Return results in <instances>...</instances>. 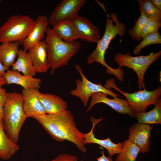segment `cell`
<instances>
[{
    "mask_svg": "<svg viewBox=\"0 0 161 161\" xmlns=\"http://www.w3.org/2000/svg\"><path fill=\"white\" fill-rule=\"evenodd\" d=\"M36 120L54 139L59 142L67 140L74 144L77 148L85 153V134L76 126L72 112L66 110L55 114H45L33 118Z\"/></svg>",
    "mask_w": 161,
    "mask_h": 161,
    "instance_id": "cell-1",
    "label": "cell"
},
{
    "mask_svg": "<svg viewBox=\"0 0 161 161\" xmlns=\"http://www.w3.org/2000/svg\"><path fill=\"white\" fill-rule=\"evenodd\" d=\"M134 117L138 123L151 124H161V99L160 98L154 107L151 111L143 113H135Z\"/></svg>",
    "mask_w": 161,
    "mask_h": 161,
    "instance_id": "cell-23",
    "label": "cell"
},
{
    "mask_svg": "<svg viewBox=\"0 0 161 161\" xmlns=\"http://www.w3.org/2000/svg\"><path fill=\"white\" fill-rule=\"evenodd\" d=\"M45 41L47 46L50 74L63 66H66L71 59L78 52L81 47L78 41L67 43L57 36L49 27L46 32Z\"/></svg>",
    "mask_w": 161,
    "mask_h": 161,
    "instance_id": "cell-2",
    "label": "cell"
},
{
    "mask_svg": "<svg viewBox=\"0 0 161 161\" xmlns=\"http://www.w3.org/2000/svg\"><path fill=\"white\" fill-rule=\"evenodd\" d=\"M7 93L5 89L0 86V104L3 106L7 98Z\"/></svg>",
    "mask_w": 161,
    "mask_h": 161,
    "instance_id": "cell-30",
    "label": "cell"
},
{
    "mask_svg": "<svg viewBox=\"0 0 161 161\" xmlns=\"http://www.w3.org/2000/svg\"><path fill=\"white\" fill-rule=\"evenodd\" d=\"M72 21L78 33L79 39L96 43L100 39L98 28L86 17L78 15Z\"/></svg>",
    "mask_w": 161,
    "mask_h": 161,
    "instance_id": "cell-12",
    "label": "cell"
},
{
    "mask_svg": "<svg viewBox=\"0 0 161 161\" xmlns=\"http://www.w3.org/2000/svg\"><path fill=\"white\" fill-rule=\"evenodd\" d=\"M17 56L16 61L12 66V69L21 72L24 75L35 76L36 73L27 51L24 49H19Z\"/></svg>",
    "mask_w": 161,
    "mask_h": 161,
    "instance_id": "cell-21",
    "label": "cell"
},
{
    "mask_svg": "<svg viewBox=\"0 0 161 161\" xmlns=\"http://www.w3.org/2000/svg\"><path fill=\"white\" fill-rule=\"evenodd\" d=\"M120 152L115 159V161H136L140 152L139 147L128 139L123 143Z\"/></svg>",
    "mask_w": 161,
    "mask_h": 161,
    "instance_id": "cell-24",
    "label": "cell"
},
{
    "mask_svg": "<svg viewBox=\"0 0 161 161\" xmlns=\"http://www.w3.org/2000/svg\"><path fill=\"white\" fill-rule=\"evenodd\" d=\"M107 16L103 36L97 43L95 49L87 56V61L89 64L95 62L100 64L106 67L108 73L113 75L115 73L116 69L109 66L106 62L105 53L111 41L118 35L120 38L123 37L125 35L126 31L125 24L119 21L115 13H112L110 16Z\"/></svg>",
    "mask_w": 161,
    "mask_h": 161,
    "instance_id": "cell-4",
    "label": "cell"
},
{
    "mask_svg": "<svg viewBox=\"0 0 161 161\" xmlns=\"http://www.w3.org/2000/svg\"><path fill=\"white\" fill-rule=\"evenodd\" d=\"M86 0H63L55 8L48 18L49 24L53 26L59 23L72 21L78 15Z\"/></svg>",
    "mask_w": 161,
    "mask_h": 161,
    "instance_id": "cell-9",
    "label": "cell"
},
{
    "mask_svg": "<svg viewBox=\"0 0 161 161\" xmlns=\"http://www.w3.org/2000/svg\"><path fill=\"white\" fill-rule=\"evenodd\" d=\"M3 108V129L8 137L17 143L20 131L27 118L23 109L21 93H7Z\"/></svg>",
    "mask_w": 161,
    "mask_h": 161,
    "instance_id": "cell-3",
    "label": "cell"
},
{
    "mask_svg": "<svg viewBox=\"0 0 161 161\" xmlns=\"http://www.w3.org/2000/svg\"><path fill=\"white\" fill-rule=\"evenodd\" d=\"M17 143L12 141L7 135L3 128L2 121H0V159L9 160L20 149Z\"/></svg>",
    "mask_w": 161,
    "mask_h": 161,
    "instance_id": "cell-22",
    "label": "cell"
},
{
    "mask_svg": "<svg viewBox=\"0 0 161 161\" xmlns=\"http://www.w3.org/2000/svg\"><path fill=\"white\" fill-rule=\"evenodd\" d=\"M6 84V81L5 79L2 77L0 76V86L2 87Z\"/></svg>",
    "mask_w": 161,
    "mask_h": 161,
    "instance_id": "cell-35",
    "label": "cell"
},
{
    "mask_svg": "<svg viewBox=\"0 0 161 161\" xmlns=\"http://www.w3.org/2000/svg\"><path fill=\"white\" fill-rule=\"evenodd\" d=\"M104 87L110 89H114L123 94L131 108L135 113L145 112L149 105H155L160 98L161 87L159 86L153 91H148L146 89L140 90L137 92L129 93L123 92L116 85L114 80L112 78L107 80Z\"/></svg>",
    "mask_w": 161,
    "mask_h": 161,
    "instance_id": "cell-6",
    "label": "cell"
},
{
    "mask_svg": "<svg viewBox=\"0 0 161 161\" xmlns=\"http://www.w3.org/2000/svg\"><path fill=\"white\" fill-rule=\"evenodd\" d=\"M49 161H78L76 156L69 154H60L54 159Z\"/></svg>",
    "mask_w": 161,
    "mask_h": 161,
    "instance_id": "cell-29",
    "label": "cell"
},
{
    "mask_svg": "<svg viewBox=\"0 0 161 161\" xmlns=\"http://www.w3.org/2000/svg\"><path fill=\"white\" fill-rule=\"evenodd\" d=\"M38 90L33 89H23L22 90L23 108L27 117L33 118L46 114L38 96Z\"/></svg>",
    "mask_w": 161,
    "mask_h": 161,
    "instance_id": "cell-13",
    "label": "cell"
},
{
    "mask_svg": "<svg viewBox=\"0 0 161 161\" xmlns=\"http://www.w3.org/2000/svg\"><path fill=\"white\" fill-rule=\"evenodd\" d=\"M37 94L46 114H57L67 110V103L61 97L51 93H42L39 90Z\"/></svg>",
    "mask_w": 161,
    "mask_h": 161,
    "instance_id": "cell-18",
    "label": "cell"
},
{
    "mask_svg": "<svg viewBox=\"0 0 161 161\" xmlns=\"http://www.w3.org/2000/svg\"><path fill=\"white\" fill-rule=\"evenodd\" d=\"M138 8L140 14L149 19H161V10L155 8L150 0H137Z\"/></svg>",
    "mask_w": 161,
    "mask_h": 161,
    "instance_id": "cell-25",
    "label": "cell"
},
{
    "mask_svg": "<svg viewBox=\"0 0 161 161\" xmlns=\"http://www.w3.org/2000/svg\"><path fill=\"white\" fill-rule=\"evenodd\" d=\"M143 39L140 43L134 47L133 49L134 54H139L141 50L147 46L161 44V35L158 30L150 34Z\"/></svg>",
    "mask_w": 161,
    "mask_h": 161,
    "instance_id": "cell-26",
    "label": "cell"
},
{
    "mask_svg": "<svg viewBox=\"0 0 161 161\" xmlns=\"http://www.w3.org/2000/svg\"><path fill=\"white\" fill-rule=\"evenodd\" d=\"M101 156L100 157L97 158V161H113L112 158L111 157L106 156L104 154V151L103 148L100 152ZM80 161H83L81 160Z\"/></svg>",
    "mask_w": 161,
    "mask_h": 161,
    "instance_id": "cell-31",
    "label": "cell"
},
{
    "mask_svg": "<svg viewBox=\"0 0 161 161\" xmlns=\"http://www.w3.org/2000/svg\"><path fill=\"white\" fill-rule=\"evenodd\" d=\"M7 69H8L4 66L0 60V76L3 77Z\"/></svg>",
    "mask_w": 161,
    "mask_h": 161,
    "instance_id": "cell-33",
    "label": "cell"
},
{
    "mask_svg": "<svg viewBox=\"0 0 161 161\" xmlns=\"http://www.w3.org/2000/svg\"><path fill=\"white\" fill-rule=\"evenodd\" d=\"M35 24L29 15H12L0 27V43L16 42L22 44Z\"/></svg>",
    "mask_w": 161,
    "mask_h": 161,
    "instance_id": "cell-5",
    "label": "cell"
},
{
    "mask_svg": "<svg viewBox=\"0 0 161 161\" xmlns=\"http://www.w3.org/2000/svg\"><path fill=\"white\" fill-rule=\"evenodd\" d=\"M4 115L3 106L0 104V121H2Z\"/></svg>",
    "mask_w": 161,
    "mask_h": 161,
    "instance_id": "cell-34",
    "label": "cell"
},
{
    "mask_svg": "<svg viewBox=\"0 0 161 161\" xmlns=\"http://www.w3.org/2000/svg\"><path fill=\"white\" fill-rule=\"evenodd\" d=\"M75 66L81 79L76 80V87L70 91L69 94L79 98L85 106H87L90 97L95 93H104L112 96L114 98H117V96H120L113 92L112 90L105 88L100 83L96 84L89 81L83 73L80 65L76 64Z\"/></svg>",
    "mask_w": 161,
    "mask_h": 161,
    "instance_id": "cell-8",
    "label": "cell"
},
{
    "mask_svg": "<svg viewBox=\"0 0 161 161\" xmlns=\"http://www.w3.org/2000/svg\"><path fill=\"white\" fill-rule=\"evenodd\" d=\"M53 32L64 41L71 43L79 39L78 33L72 21L59 23L52 26Z\"/></svg>",
    "mask_w": 161,
    "mask_h": 161,
    "instance_id": "cell-19",
    "label": "cell"
},
{
    "mask_svg": "<svg viewBox=\"0 0 161 161\" xmlns=\"http://www.w3.org/2000/svg\"><path fill=\"white\" fill-rule=\"evenodd\" d=\"M153 126L150 124L136 123L129 129L128 139L145 153L149 151L151 131Z\"/></svg>",
    "mask_w": 161,
    "mask_h": 161,
    "instance_id": "cell-11",
    "label": "cell"
},
{
    "mask_svg": "<svg viewBox=\"0 0 161 161\" xmlns=\"http://www.w3.org/2000/svg\"><path fill=\"white\" fill-rule=\"evenodd\" d=\"M103 118L102 117L99 119H95L93 117H90L92 126L90 131L87 134H85L84 143H95L97 144L106 148L110 157L117 154L120 152L123 145V143H114L112 141L110 137L102 140L96 138L93 133V130L95 126L99 122L102 121Z\"/></svg>",
    "mask_w": 161,
    "mask_h": 161,
    "instance_id": "cell-15",
    "label": "cell"
},
{
    "mask_svg": "<svg viewBox=\"0 0 161 161\" xmlns=\"http://www.w3.org/2000/svg\"><path fill=\"white\" fill-rule=\"evenodd\" d=\"M35 21L36 22L35 27L22 44L24 49L27 51L42 41L44 38L49 27L48 18L46 16L40 15Z\"/></svg>",
    "mask_w": 161,
    "mask_h": 161,
    "instance_id": "cell-16",
    "label": "cell"
},
{
    "mask_svg": "<svg viewBox=\"0 0 161 161\" xmlns=\"http://www.w3.org/2000/svg\"><path fill=\"white\" fill-rule=\"evenodd\" d=\"M28 51L36 73H46L50 67L48 60L47 46L45 41H41Z\"/></svg>",
    "mask_w": 161,
    "mask_h": 161,
    "instance_id": "cell-14",
    "label": "cell"
},
{
    "mask_svg": "<svg viewBox=\"0 0 161 161\" xmlns=\"http://www.w3.org/2000/svg\"><path fill=\"white\" fill-rule=\"evenodd\" d=\"M19 45L16 42H6L0 44V60L7 69L15 62L19 50Z\"/></svg>",
    "mask_w": 161,
    "mask_h": 161,
    "instance_id": "cell-20",
    "label": "cell"
},
{
    "mask_svg": "<svg viewBox=\"0 0 161 161\" xmlns=\"http://www.w3.org/2000/svg\"><path fill=\"white\" fill-rule=\"evenodd\" d=\"M161 27V19H149L143 27L140 34L141 38H143L147 36L158 30Z\"/></svg>",
    "mask_w": 161,
    "mask_h": 161,
    "instance_id": "cell-28",
    "label": "cell"
},
{
    "mask_svg": "<svg viewBox=\"0 0 161 161\" xmlns=\"http://www.w3.org/2000/svg\"><path fill=\"white\" fill-rule=\"evenodd\" d=\"M161 55V50L147 55L135 57L131 56L129 52L125 54L118 53L115 55L114 60L118 64V68L121 69L123 66H126L135 72L138 77V88L141 90L145 89L144 76L146 71L150 65Z\"/></svg>",
    "mask_w": 161,
    "mask_h": 161,
    "instance_id": "cell-7",
    "label": "cell"
},
{
    "mask_svg": "<svg viewBox=\"0 0 161 161\" xmlns=\"http://www.w3.org/2000/svg\"><path fill=\"white\" fill-rule=\"evenodd\" d=\"M150 1L155 8L161 10V0H150Z\"/></svg>",
    "mask_w": 161,
    "mask_h": 161,
    "instance_id": "cell-32",
    "label": "cell"
},
{
    "mask_svg": "<svg viewBox=\"0 0 161 161\" xmlns=\"http://www.w3.org/2000/svg\"><path fill=\"white\" fill-rule=\"evenodd\" d=\"M149 19L143 14L140 15L136 21H134L135 25L134 27L129 30V33L131 38L137 41L140 40V34L144 25Z\"/></svg>",
    "mask_w": 161,
    "mask_h": 161,
    "instance_id": "cell-27",
    "label": "cell"
},
{
    "mask_svg": "<svg viewBox=\"0 0 161 161\" xmlns=\"http://www.w3.org/2000/svg\"><path fill=\"white\" fill-rule=\"evenodd\" d=\"M107 94L102 92L93 93L91 96V100L85 113L90 111L97 103H103L109 106L119 114H128L131 118L134 117L135 112L126 100L119 98L110 99L107 97Z\"/></svg>",
    "mask_w": 161,
    "mask_h": 161,
    "instance_id": "cell-10",
    "label": "cell"
},
{
    "mask_svg": "<svg viewBox=\"0 0 161 161\" xmlns=\"http://www.w3.org/2000/svg\"><path fill=\"white\" fill-rule=\"evenodd\" d=\"M3 77L6 80V84H18L25 89H33L38 90L41 82L40 78L21 75L17 71L12 69H7Z\"/></svg>",
    "mask_w": 161,
    "mask_h": 161,
    "instance_id": "cell-17",
    "label": "cell"
}]
</instances>
